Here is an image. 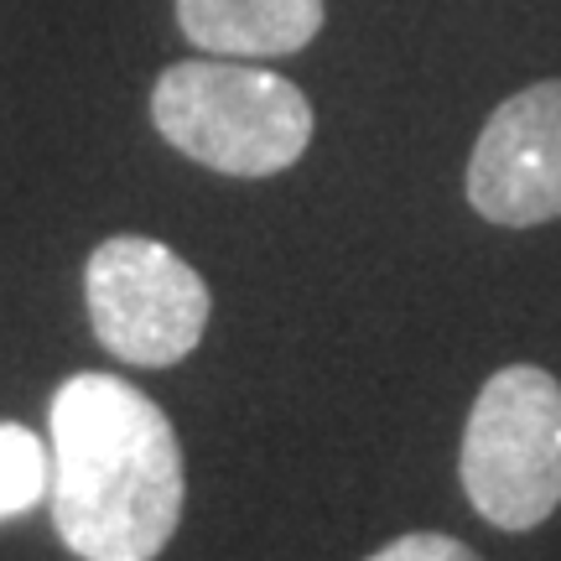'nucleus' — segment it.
<instances>
[{"mask_svg": "<svg viewBox=\"0 0 561 561\" xmlns=\"http://www.w3.org/2000/svg\"><path fill=\"white\" fill-rule=\"evenodd\" d=\"M47 500L79 561H157L187 500L167 411L121 375L62 380L47 411Z\"/></svg>", "mask_w": 561, "mask_h": 561, "instance_id": "1", "label": "nucleus"}, {"mask_svg": "<svg viewBox=\"0 0 561 561\" xmlns=\"http://www.w3.org/2000/svg\"><path fill=\"white\" fill-rule=\"evenodd\" d=\"M167 146L224 178H276L312 146V104L291 79L244 58L172 62L151 89Z\"/></svg>", "mask_w": 561, "mask_h": 561, "instance_id": "2", "label": "nucleus"}, {"mask_svg": "<svg viewBox=\"0 0 561 561\" xmlns=\"http://www.w3.org/2000/svg\"><path fill=\"white\" fill-rule=\"evenodd\" d=\"M468 504L494 530H536L561 504V380L541 364H504L468 411L458 447Z\"/></svg>", "mask_w": 561, "mask_h": 561, "instance_id": "3", "label": "nucleus"}, {"mask_svg": "<svg viewBox=\"0 0 561 561\" xmlns=\"http://www.w3.org/2000/svg\"><path fill=\"white\" fill-rule=\"evenodd\" d=\"M89 328L104 354L140 369H172L203 343L214 297L172 244L115 234L83 265Z\"/></svg>", "mask_w": 561, "mask_h": 561, "instance_id": "4", "label": "nucleus"}, {"mask_svg": "<svg viewBox=\"0 0 561 561\" xmlns=\"http://www.w3.org/2000/svg\"><path fill=\"white\" fill-rule=\"evenodd\" d=\"M468 203L500 229L561 219V79L530 83L489 115L468 157Z\"/></svg>", "mask_w": 561, "mask_h": 561, "instance_id": "5", "label": "nucleus"}, {"mask_svg": "<svg viewBox=\"0 0 561 561\" xmlns=\"http://www.w3.org/2000/svg\"><path fill=\"white\" fill-rule=\"evenodd\" d=\"M328 0H178V26L208 58H286L322 32Z\"/></svg>", "mask_w": 561, "mask_h": 561, "instance_id": "6", "label": "nucleus"}, {"mask_svg": "<svg viewBox=\"0 0 561 561\" xmlns=\"http://www.w3.org/2000/svg\"><path fill=\"white\" fill-rule=\"evenodd\" d=\"M47 494V447L26 426L0 421V515H21Z\"/></svg>", "mask_w": 561, "mask_h": 561, "instance_id": "7", "label": "nucleus"}, {"mask_svg": "<svg viewBox=\"0 0 561 561\" xmlns=\"http://www.w3.org/2000/svg\"><path fill=\"white\" fill-rule=\"evenodd\" d=\"M364 561H483V557L468 541H458V536H442V530H411V536L380 546L375 557H364Z\"/></svg>", "mask_w": 561, "mask_h": 561, "instance_id": "8", "label": "nucleus"}]
</instances>
